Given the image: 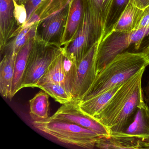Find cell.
<instances>
[{
  "label": "cell",
  "instance_id": "22",
  "mask_svg": "<svg viewBox=\"0 0 149 149\" xmlns=\"http://www.w3.org/2000/svg\"><path fill=\"white\" fill-rule=\"evenodd\" d=\"M93 11L97 29L103 33L104 24L113 0H88Z\"/></svg>",
  "mask_w": 149,
  "mask_h": 149
},
{
  "label": "cell",
  "instance_id": "16",
  "mask_svg": "<svg viewBox=\"0 0 149 149\" xmlns=\"http://www.w3.org/2000/svg\"><path fill=\"white\" fill-rule=\"evenodd\" d=\"M34 39L26 43L17 53L15 66L11 99L18 91L21 90L22 84Z\"/></svg>",
  "mask_w": 149,
  "mask_h": 149
},
{
  "label": "cell",
  "instance_id": "2",
  "mask_svg": "<svg viewBox=\"0 0 149 149\" xmlns=\"http://www.w3.org/2000/svg\"><path fill=\"white\" fill-rule=\"evenodd\" d=\"M149 65V61L143 52H125L119 54L97 74L90 88L79 102L88 100L123 84Z\"/></svg>",
  "mask_w": 149,
  "mask_h": 149
},
{
  "label": "cell",
  "instance_id": "8",
  "mask_svg": "<svg viewBox=\"0 0 149 149\" xmlns=\"http://www.w3.org/2000/svg\"><path fill=\"white\" fill-rule=\"evenodd\" d=\"M48 118L61 119L74 123L94 132L100 137L110 135L109 130L104 125L84 113L78 102L75 101L63 104L53 116Z\"/></svg>",
  "mask_w": 149,
  "mask_h": 149
},
{
  "label": "cell",
  "instance_id": "17",
  "mask_svg": "<svg viewBox=\"0 0 149 149\" xmlns=\"http://www.w3.org/2000/svg\"><path fill=\"white\" fill-rule=\"evenodd\" d=\"M143 12V10L137 7L133 0H130L113 30L130 32L136 30L140 22Z\"/></svg>",
  "mask_w": 149,
  "mask_h": 149
},
{
  "label": "cell",
  "instance_id": "9",
  "mask_svg": "<svg viewBox=\"0 0 149 149\" xmlns=\"http://www.w3.org/2000/svg\"><path fill=\"white\" fill-rule=\"evenodd\" d=\"M75 65L63 51L40 79L36 88L48 83H56L62 85L71 95Z\"/></svg>",
  "mask_w": 149,
  "mask_h": 149
},
{
  "label": "cell",
  "instance_id": "11",
  "mask_svg": "<svg viewBox=\"0 0 149 149\" xmlns=\"http://www.w3.org/2000/svg\"><path fill=\"white\" fill-rule=\"evenodd\" d=\"M149 143V108L145 101L141 103L121 132Z\"/></svg>",
  "mask_w": 149,
  "mask_h": 149
},
{
  "label": "cell",
  "instance_id": "26",
  "mask_svg": "<svg viewBox=\"0 0 149 149\" xmlns=\"http://www.w3.org/2000/svg\"><path fill=\"white\" fill-rule=\"evenodd\" d=\"M42 1V0H26V3L24 4L27 13L26 22L33 15Z\"/></svg>",
  "mask_w": 149,
  "mask_h": 149
},
{
  "label": "cell",
  "instance_id": "7",
  "mask_svg": "<svg viewBox=\"0 0 149 149\" xmlns=\"http://www.w3.org/2000/svg\"><path fill=\"white\" fill-rule=\"evenodd\" d=\"M100 40L91 47L79 63L76 64L71 93L73 101L80 102L94 82L97 74L96 57Z\"/></svg>",
  "mask_w": 149,
  "mask_h": 149
},
{
  "label": "cell",
  "instance_id": "5",
  "mask_svg": "<svg viewBox=\"0 0 149 149\" xmlns=\"http://www.w3.org/2000/svg\"><path fill=\"white\" fill-rule=\"evenodd\" d=\"M63 51L60 45L48 43L36 36L29 57L21 89L36 88L40 79Z\"/></svg>",
  "mask_w": 149,
  "mask_h": 149
},
{
  "label": "cell",
  "instance_id": "25",
  "mask_svg": "<svg viewBox=\"0 0 149 149\" xmlns=\"http://www.w3.org/2000/svg\"><path fill=\"white\" fill-rule=\"evenodd\" d=\"M14 4L15 17L18 26L22 29L26 23L27 13L25 5L18 4L13 0Z\"/></svg>",
  "mask_w": 149,
  "mask_h": 149
},
{
  "label": "cell",
  "instance_id": "3",
  "mask_svg": "<svg viewBox=\"0 0 149 149\" xmlns=\"http://www.w3.org/2000/svg\"><path fill=\"white\" fill-rule=\"evenodd\" d=\"M149 34V26L130 32L112 31L100 40L96 57L97 74L102 70L117 56L134 45L138 50L144 38Z\"/></svg>",
  "mask_w": 149,
  "mask_h": 149
},
{
  "label": "cell",
  "instance_id": "23",
  "mask_svg": "<svg viewBox=\"0 0 149 149\" xmlns=\"http://www.w3.org/2000/svg\"><path fill=\"white\" fill-rule=\"evenodd\" d=\"M38 88L44 91L56 102L61 104H65L73 101L71 94L60 84L48 83L40 85Z\"/></svg>",
  "mask_w": 149,
  "mask_h": 149
},
{
  "label": "cell",
  "instance_id": "30",
  "mask_svg": "<svg viewBox=\"0 0 149 149\" xmlns=\"http://www.w3.org/2000/svg\"><path fill=\"white\" fill-rule=\"evenodd\" d=\"M149 61V45L143 51Z\"/></svg>",
  "mask_w": 149,
  "mask_h": 149
},
{
  "label": "cell",
  "instance_id": "28",
  "mask_svg": "<svg viewBox=\"0 0 149 149\" xmlns=\"http://www.w3.org/2000/svg\"><path fill=\"white\" fill-rule=\"evenodd\" d=\"M137 7L144 10L149 6V0H133Z\"/></svg>",
  "mask_w": 149,
  "mask_h": 149
},
{
  "label": "cell",
  "instance_id": "31",
  "mask_svg": "<svg viewBox=\"0 0 149 149\" xmlns=\"http://www.w3.org/2000/svg\"><path fill=\"white\" fill-rule=\"evenodd\" d=\"M15 1L18 4H20V5H24L26 3V0H15Z\"/></svg>",
  "mask_w": 149,
  "mask_h": 149
},
{
  "label": "cell",
  "instance_id": "29",
  "mask_svg": "<svg viewBox=\"0 0 149 149\" xmlns=\"http://www.w3.org/2000/svg\"><path fill=\"white\" fill-rule=\"evenodd\" d=\"M144 100L145 102L149 108V81L146 86L143 88Z\"/></svg>",
  "mask_w": 149,
  "mask_h": 149
},
{
  "label": "cell",
  "instance_id": "19",
  "mask_svg": "<svg viewBox=\"0 0 149 149\" xmlns=\"http://www.w3.org/2000/svg\"><path fill=\"white\" fill-rule=\"evenodd\" d=\"M39 22L40 21L25 26L15 36L1 49V55L13 51L17 54L26 43L34 39L37 34Z\"/></svg>",
  "mask_w": 149,
  "mask_h": 149
},
{
  "label": "cell",
  "instance_id": "27",
  "mask_svg": "<svg viewBox=\"0 0 149 149\" xmlns=\"http://www.w3.org/2000/svg\"><path fill=\"white\" fill-rule=\"evenodd\" d=\"M149 26V6L143 10L142 17L136 29Z\"/></svg>",
  "mask_w": 149,
  "mask_h": 149
},
{
  "label": "cell",
  "instance_id": "13",
  "mask_svg": "<svg viewBox=\"0 0 149 149\" xmlns=\"http://www.w3.org/2000/svg\"><path fill=\"white\" fill-rule=\"evenodd\" d=\"M85 0H71L64 33L61 41L62 48L67 47L74 39L83 18Z\"/></svg>",
  "mask_w": 149,
  "mask_h": 149
},
{
  "label": "cell",
  "instance_id": "18",
  "mask_svg": "<svg viewBox=\"0 0 149 149\" xmlns=\"http://www.w3.org/2000/svg\"><path fill=\"white\" fill-rule=\"evenodd\" d=\"M122 84L113 87L88 100L79 102L78 104L84 113L94 118L106 106Z\"/></svg>",
  "mask_w": 149,
  "mask_h": 149
},
{
  "label": "cell",
  "instance_id": "12",
  "mask_svg": "<svg viewBox=\"0 0 149 149\" xmlns=\"http://www.w3.org/2000/svg\"><path fill=\"white\" fill-rule=\"evenodd\" d=\"M22 29L15 17L13 0H0V49Z\"/></svg>",
  "mask_w": 149,
  "mask_h": 149
},
{
  "label": "cell",
  "instance_id": "21",
  "mask_svg": "<svg viewBox=\"0 0 149 149\" xmlns=\"http://www.w3.org/2000/svg\"><path fill=\"white\" fill-rule=\"evenodd\" d=\"M130 0H113L104 24L103 34L101 40L112 32Z\"/></svg>",
  "mask_w": 149,
  "mask_h": 149
},
{
  "label": "cell",
  "instance_id": "24",
  "mask_svg": "<svg viewBox=\"0 0 149 149\" xmlns=\"http://www.w3.org/2000/svg\"><path fill=\"white\" fill-rule=\"evenodd\" d=\"M71 0H42L34 14L40 21L56 13L70 3ZM33 14V15H34Z\"/></svg>",
  "mask_w": 149,
  "mask_h": 149
},
{
  "label": "cell",
  "instance_id": "15",
  "mask_svg": "<svg viewBox=\"0 0 149 149\" xmlns=\"http://www.w3.org/2000/svg\"><path fill=\"white\" fill-rule=\"evenodd\" d=\"M17 53L13 51L4 54L0 63V93L11 99Z\"/></svg>",
  "mask_w": 149,
  "mask_h": 149
},
{
  "label": "cell",
  "instance_id": "10",
  "mask_svg": "<svg viewBox=\"0 0 149 149\" xmlns=\"http://www.w3.org/2000/svg\"><path fill=\"white\" fill-rule=\"evenodd\" d=\"M69 4L40 21L36 37L48 43L61 46L66 26Z\"/></svg>",
  "mask_w": 149,
  "mask_h": 149
},
{
  "label": "cell",
  "instance_id": "1",
  "mask_svg": "<svg viewBox=\"0 0 149 149\" xmlns=\"http://www.w3.org/2000/svg\"><path fill=\"white\" fill-rule=\"evenodd\" d=\"M141 69L123 84L106 106L94 118L107 128L110 133L121 132L138 106L144 101Z\"/></svg>",
  "mask_w": 149,
  "mask_h": 149
},
{
  "label": "cell",
  "instance_id": "14",
  "mask_svg": "<svg viewBox=\"0 0 149 149\" xmlns=\"http://www.w3.org/2000/svg\"><path fill=\"white\" fill-rule=\"evenodd\" d=\"M95 146L106 149H145L149 148V143L137 138L117 132L98 138Z\"/></svg>",
  "mask_w": 149,
  "mask_h": 149
},
{
  "label": "cell",
  "instance_id": "6",
  "mask_svg": "<svg viewBox=\"0 0 149 149\" xmlns=\"http://www.w3.org/2000/svg\"><path fill=\"white\" fill-rule=\"evenodd\" d=\"M97 32L92 8L85 0L83 18L75 37L67 47L63 48L65 55L76 64L79 63L91 47L100 40Z\"/></svg>",
  "mask_w": 149,
  "mask_h": 149
},
{
  "label": "cell",
  "instance_id": "4",
  "mask_svg": "<svg viewBox=\"0 0 149 149\" xmlns=\"http://www.w3.org/2000/svg\"><path fill=\"white\" fill-rule=\"evenodd\" d=\"M37 130L48 134L61 142L86 149L95 146L98 135L92 131L76 124L61 119L33 121Z\"/></svg>",
  "mask_w": 149,
  "mask_h": 149
},
{
  "label": "cell",
  "instance_id": "20",
  "mask_svg": "<svg viewBox=\"0 0 149 149\" xmlns=\"http://www.w3.org/2000/svg\"><path fill=\"white\" fill-rule=\"evenodd\" d=\"M49 96L41 90L29 101V114L33 121H42L48 118Z\"/></svg>",
  "mask_w": 149,
  "mask_h": 149
}]
</instances>
